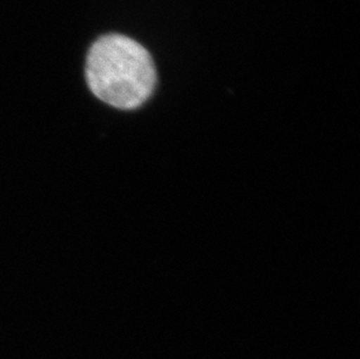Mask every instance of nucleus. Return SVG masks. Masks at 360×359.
<instances>
[{"instance_id":"obj_1","label":"nucleus","mask_w":360,"mask_h":359,"mask_svg":"<svg viewBox=\"0 0 360 359\" xmlns=\"http://www.w3.org/2000/svg\"><path fill=\"white\" fill-rule=\"evenodd\" d=\"M85 81L106 106L129 111L153 95L157 72L153 58L139 42L120 34L99 37L85 62Z\"/></svg>"}]
</instances>
